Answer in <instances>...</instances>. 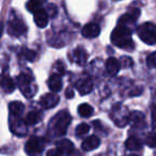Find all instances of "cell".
<instances>
[{
	"instance_id": "29",
	"label": "cell",
	"mask_w": 156,
	"mask_h": 156,
	"mask_svg": "<svg viewBox=\"0 0 156 156\" xmlns=\"http://www.w3.org/2000/svg\"><path fill=\"white\" fill-rule=\"evenodd\" d=\"M120 64H121V67H124V69L130 67L133 65L132 58H129V57H122L120 59Z\"/></svg>"
},
{
	"instance_id": "17",
	"label": "cell",
	"mask_w": 156,
	"mask_h": 156,
	"mask_svg": "<svg viewBox=\"0 0 156 156\" xmlns=\"http://www.w3.org/2000/svg\"><path fill=\"white\" fill-rule=\"evenodd\" d=\"M48 88L51 90V92H58L62 89V80H61L60 75L54 74L49 77L47 81Z\"/></svg>"
},
{
	"instance_id": "33",
	"label": "cell",
	"mask_w": 156,
	"mask_h": 156,
	"mask_svg": "<svg viewBox=\"0 0 156 156\" xmlns=\"http://www.w3.org/2000/svg\"><path fill=\"white\" fill-rule=\"evenodd\" d=\"M48 11H49V14L51 15V17H55L57 14V9H56V5H49L48 7Z\"/></svg>"
},
{
	"instance_id": "22",
	"label": "cell",
	"mask_w": 156,
	"mask_h": 156,
	"mask_svg": "<svg viewBox=\"0 0 156 156\" xmlns=\"http://www.w3.org/2000/svg\"><path fill=\"white\" fill-rule=\"evenodd\" d=\"M24 104L22 102H12L9 104V110L12 115H20L24 111Z\"/></svg>"
},
{
	"instance_id": "10",
	"label": "cell",
	"mask_w": 156,
	"mask_h": 156,
	"mask_svg": "<svg viewBox=\"0 0 156 156\" xmlns=\"http://www.w3.org/2000/svg\"><path fill=\"white\" fill-rule=\"evenodd\" d=\"M139 15H140V10L139 9H132L129 12L123 14V15L120 17L119 24L124 25V26L129 25V24H134V23L139 18Z\"/></svg>"
},
{
	"instance_id": "19",
	"label": "cell",
	"mask_w": 156,
	"mask_h": 156,
	"mask_svg": "<svg viewBox=\"0 0 156 156\" xmlns=\"http://www.w3.org/2000/svg\"><path fill=\"white\" fill-rule=\"evenodd\" d=\"M34 22L37 27L44 28L48 24V14L44 10H40L37 13H34Z\"/></svg>"
},
{
	"instance_id": "34",
	"label": "cell",
	"mask_w": 156,
	"mask_h": 156,
	"mask_svg": "<svg viewBox=\"0 0 156 156\" xmlns=\"http://www.w3.org/2000/svg\"><path fill=\"white\" fill-rule=\"evenodd\" d=\"M65 96H66L67 98H74L73 89H71V88H67L66 91H65Z\"/></svg>"
},
{
	"instance_id": "20",
	"label": "cell",
	"mask_w": 156,
	"mask_h": 156,
	"mask_svg": "<svg viewBox=\"0 0 156 156\" xmlns=\"http://www.w3.org/2000/svg\"><path fill=\"white\" fill-rule=\"evenodd\" d=\"M1 87L5 93H12L15 90V83L10 76H3L1 79Z\"/></svg>"
},
{
	"instance_id": "25",
	"label": "cell",
	"mask_w": 156,
	"mask_h": 156,
	"mask_svg": "<svg viewBox=\"0 0 156 156\" xmlns=\"http://www.w3.org/2000/svg\"><path fill=\"white\" fill-rule=\"evenodd\" d=\"M20 56L27 61H33L37 58L35 51H33V50H31V49H28V48H25V47L22 48V50H20Z\"/></svg>"
},
{
	"instance_id": "4",
	"label": "cell",
	"mask_w": 156,
	"mask_h": 156,
	"mask_svg": "<svg viewBox=\"0 0 156 156\" xmlns=\"http://www.w3.org/2000/svg\"><path fill=\"white\" fill-rule=\"evenodd\" d=\"M18 87L20 88L23 94L27 98H31L37 92V87L32 83V76L30 74H20L17 77Z\"/></svg>"
},
{
	"instance_id": "8",
	"label": "cell",
	"mask_w": 156,
	"mask_h": 156,
	"mask_svg": "<svg viewBox=\"0 0 156 156\" xmlns=\"http://www.w3.org/2000/svg\"><path fill=\"white\" fill-rule=\"evenodd\" d=\"M76 88H77L78 92L81 95H86V94H89L92 91V89H93V83H92L90 77H83L77 80Z\"/></svg>"
},
{
	"instance_id": "13",
	"label": "cell",
	"mask_w": 156,
	"mask_h": 156,
	"mask_svg": "<svg viewBox=\"0 0 156 156\" xmlns=\"http://www.w3.org/2000/svg\"><path fill=\"white\" fill-rule=\"evenodd\" d=\"M56 147L63 155H71L74 152V144L69 139H62L56 142Z\"/></svg>"
},
{
	"instance_id": "1",
	"label": "cell",
	"mask_w": 156,
	"mask_h": 156,
	"mask_svg": "<svg viewBox=\"0 0 156 156\" xmlns=\"http://www.w3.org/2000/svg\"><path fill=\"white\" fill-rule=\"evenodd\" d=\"M110 39L115 46L122 49L133 50L135 48L134 41L132 39V31L124 25H119L113 29Z\"/></svg>"
},
{
	"instance_id": "3",
	"label": "cell",
	"mask_w": 156,
	"mask_h": 156,
	"mask_svg": "<svg viewBox=\"0 0 156 156\" xmlns=\"http://www.w3.org/2000/svg\"><path fill=\"white\" fill-rule=\"evenodd\" d=\"M138 37L142 42L149 45L156 44V26L152 23H144L137 29Z\"/></svg>"
},
{
	"instance_id": "31",
	"label": "cell",
	"mask_w": 156,
	"mask_h": 156,
	"mask_svg": "<svg viewBox=\"0 0 156 156\" xmlns=\"http://www.w3.org/2000/svg\"><path fill=\"white\" fill-rule=\"evenodd\" d=\"M151 118H152V124L154 127H156V105H153L151 108Z\"/></svg>"
},
{
	"instance_id": "12",
	"label": "cell",
	"mask_w": 156,
	"mask_h": 156,
	"mask_svg": "<svg viewBox=\"0 0 156 156\" xmlns=\"http://www.w3.org/2000/svg\"><path fill=\"white\" fill-rule=\"evenodd\" d=\"M129 123L135 128H143L145 126L144 115L140 111H132L129 113Z\"/></svg>"
},
{
	"instance_id": "18",
	"label": "cell",
	"mask_w": 156,
	"mask_h": 156,
	"mask_svg": "<svg viewBox=\"0 0 156 156\" xmlns=\"http://www.w3.org/2000/svg\"><path fill=\"white\" fill-rule=\"evenodd\" d=\"M42 120V113L39 110H32L30 112L27 113V115L25 117L24 122L27 125H34L37 124Z\"/></svg>"
},
{
	"instance_id": "24",
	"label": "cell",
	"mask_w": 156,
	"mask_h": 156,
	"mask_svg": "<svg viewBox=\"0 0 156 156\" xmlns=\"http://www.w3.org/2000/svg\"><path fill=\"white\" fill-rule=\"evenodd\" d=\"M41 5H42V0H29L27 2V10L31 13H37V11H40L41 9Z\"/></svg>"
},
{
	"instance_id": "5",
	"label": "cell",
	"mask_w": 156,
	"mask_h": 156,
	"mask_svg": "<svg viewBox=\"0 0 156 156\" xmlns=\"http://www.w3.org/2000/svg\"><path fill=\"white\" fill-rule=\"evenodd\" d=\"M110 118H112L115 125L120 126V127H123V126H125L129 122V115H128L125 107H123L122 105H117L113 108V111L110 115Z\"/></svg>"
},
{
	"instance_id": "11",
	"label": "cell",
	"mask_w": 156,
	"mask_h": 156,
	"mask_svg": "<svg viewBox=\"0 0 156 156\" xmlns=\"http://www.w3.org/2000/svg\"><path fill=\"white\" fill-rule=\"evenodd\" d=\"M81 33H83V35L85 37L92 39V37H98V35H100L101 28H100V26H98V25L94 24V23H89V24H87L83 28Z\"/></svg>"
},
{
	"instance_id": "7",
	"label": "cell",
	"mask_w": 156,
	"mask_h": 156,
	"mask_svg": "<svg viewBox=\"0 0 156 156\" xmlns=\"http://www.w3.org/2000/svg\"><path fill=\"white\" fill-rule=\"evenodd\" d=\"M27 31V26L20 18H14L8 24V32L12 37H20Z\"/></svg>"
},
{
	"instance_id": "15",
	"label": "cell",
	"mask_w": 156,
	"mask_h": 156,
	"mask_svg": "<svg viewBox=\"0 0 156 156\" xmlns=\"http://www.w3.org/2000/svg\"><path fill=\"white\" fill-rule=\"evenodd\" d=\"M120 67H121V64H120V61L117 60L113 57H110L108 58V60L106 61V71L107 73L110 76H115L118 74Z\"/></svg>"
},
{
	"instance_id": "21",
	"label": "cell",
	"mask_w": 156,
	"mask_h": 156,
	"mask_svg": "<svg viewBox=\"0 0 156 156\" xmlns=\"http://www.w3.org/2000/svg\"><path fill=\"white\" fill-rule=\"evenodd\" d=\"M125 147L130 151H138V150H141V147H142V143L137 137L132 136L127 138V140L125 142Z\"/></svg>"
},
{
	"instance_id": "32",
	"label": "cell",
	"mask_w": 156,
	"mask_h": 156,
	"mask_svg": "<svg viewBox=\"0 0 156 156\" xmlns=\"http://www.w3.org/2000/svg\"><path fill=\"white\" fill-rule=\"evenodd\" d=\"M47 156H63V154L58 149H52L47 152Z\"/></svg>"
},
{
	"instance_id": "27",
	"label": "cell",
	"mask_w": 156,
	"mask_h": 156,
	"mask_svg": "<svg viewBox=\"0 0 156 156\" xmlns=\"http://www.w3.org/2000/svg\"><path fill=\"white\" fill-rule=\"evenodd\" d=\"M147 64L149 67H156V51L152 52L147 56Z\"/></svg>"
},
{
	"instance_id": "23",
	"label": "cell",
	"mask_w": 156,
	"mask_h": 156,
	"mask_svg": "<svg viewBox=\"0 0 156 156\" xmlns=\"http://www.w3.org/2000/svg\"><path fill=\"white\" fill-rule=\"evenodd\" d=\"M78 113L83 118H89L93 113V108L89 104H80L78 107Z\"/></svg>"
},
{
	"instance_id": "9",
	"label": "cell",
	"mask_w": 156,
	"mask_h": 156,
	"mask_svg": "<svg viewBox=\"0 0 156 156\" xmlns=\"http://www.w3.org/2000/svg\"><path fill=\"white\" fill-rule=\"evenodd\" d=\"M59 101H60V98H59L57 94L47 93L41 98V100H40V104H41L45 109H50V108L56 107L57 105H58Z\"/></svg>"
},
{
	"instance_id": "28",
	"label": "cell",
	"mask_w": 156,
	"mask_h": 156,
	"mask_svg": "<svg viewBox=\"0 0 156 156\" xmlns=\"http://www.w3.org/2000/svg\"><path fill=\"white\" fill-rule=\"evenodd\" d=\"M147 144L151 147H156V133H151L149 136L147 137L145 140Z\"/></svg>"
},
{
	"instance_id": "14",
	"label": "cell",
	"mask_w": 156,
	"mask_h": 156,
	"mask_svg": "<svg viewBox=\"0 0 156 156\" xmlns=\"http://www.w3.org/2000/svg\"><path fill=\"white\" fill-rule=\"evenodd\" d=\"M100 144H101L100 138L94 136V135H92V136L88 137V138H86L85 140L83 141L81 147H83L85 151H92V150L100 147Z\"/></svg>"
},
{
	"instance_id": "6",
	"label": "cell",
	"mask_w": 156,
	"mask_h": 156,
	"mask_svg": "<svg viewBox=\"0 0 156 156\" xmlns=\"http://www.w3.org/2000/svg\"><path fill=\"white\" fill-rule=\"evenodd\" d=\"M45 140L40 137H31L26 143V152L29 155H35L41 153L45 147Z\"/></svg>"
},
{
	"instance_id": "16",
	"label": "cell",
	"mask_w": 156,
	"mask_h": 156,
	"mask_svg": "<svg viewBox=\"0 0 156 156\" xmlns=\"http://www.w3.org/2000/svg\"><path fill=\"white\" fill-rule=\"evenodd\" d=\"M73 57H74V61H75L78 65H81V66H83V65H85V63L87 62L88 54L83 47H77L76 49H74Z\"/></svg>"
},
{
	"instance_id": "26",
	"label": "cell",
	"mask_w": 156,
	"mask_h": 156,
	"mask_svg": "<svg viewBox=\"0 0 156 156\" xmlns=\"http://www.w3.org/2000/svg\"><path fill=\"white\" fill-rule=\"evenodd\" d=\"M89 129H90V126L87 123H80L76 127V135L79 137H83L89 133Z\"/></svg>"
},
{
	"instance_id": "2",
	"label": "cell",
	"mask_w": 156,
	"mask_h": 156,
	"mask_svg": "<svg viewBox=\"0 0 156 156\" xmlns=\"http://www.w3.org/2000/svg\"><path fill=\"white\" fill-rule=\"evenodd\" d=\"M71 121H72L71 115L67 111L65 110L60 111V112H58L50 120V124H49L50 130L57 137L65 135L67 127L71 124Z\"/></svg>"
},
{
	"instance_id": "35",
	"label": "cell",
	"mask_w": 156,
	"mask_h": 156,
	"mask_svg": "<svg viewBox=\"0 0 156 156\" xmlns=\"http://www.w3.org/2000/svg\"><path fill=\"white\" fill-rule=\"evenodd\" d=\"M128 156H138V155H136V154H130V155H128Z\"/></svg>"
},
{
	"instance_id": "30",
	"label": "cell",
	"mask_w": 156,
	"mask_h": 156,
	"mask_svg": "<svg viewBox=\"0 0 156 156\" xmlns=\"http://www.w3.org/2000/svg\"><path fill=\"white\" fill-rule=\"evenodd\" d=\"M55 71H56V74L57 75H63V74L65 73V67L64 65H63V63L61 62V61H57L56 64H55L54 66Z\"/></svg>"
}]
</instances>
